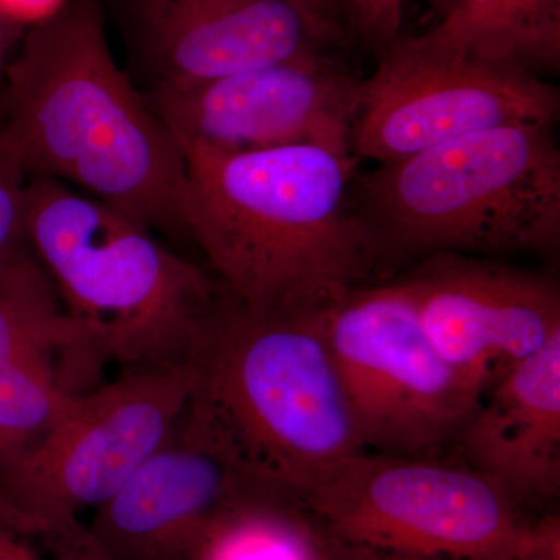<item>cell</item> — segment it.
<instances>
[{
	"instance_id": "obj_1",
	"label": "cell",
	"mask_w": 560,
	"mask_h": 560,
	"mask_svg": "<svg viewBox=\"0 0 560 560\" xmlns=\"http://www.w3.org/2000/svg\"><path fill=\"white\" fill-rule=\"evenodd\" d=\"M5 150L31 178L73 184L149 230L187 232V164L114 61L97 0L33 22L5 66Z\"/></svg>"
},
{
	"instance_id": "obj_2",
	"label": "cell",
	"mask_w": 560,
	"mask_h": 560,
	"mask_svg": "<svg viewBox=\"0 0 560 560\" xmlns=\"http://www.w3.org/2000/svg\"><path fill=\"white\" fill-rule=\"evenodd\" d=\"M180 151L187 232L254 315H319L374 270L350 209L353 154L319 145Z\"/></svg>"
},
{
	"instance_id": "obj_3",
	"label": "cell",
	"mask_w": 560,
	"mask_h": 560,
	"mask_svg": "<svg viewBox=\"0 0 560 560\" xmlns=\"http://www.w3.org/2000/svg\"><path fill=\"white\" fill-rule=\"evenodd\" d=\"M176 427L232 480L302 497L368 451L318 315H254L221 287Z\"/></svg>"
},
{
	"instance_id": "obj_4",
	"label": "cell",
	"mask_w": 560,
	"mask_h": 560,
	"mask_svg": "<svg viewBox=\"0 0 560 560\" xmlns=\"http://www.w3.org/2000/svg\"><path fill=\"white\" fill-rule=\"evenodd\" d=\"M350 209L374 268L438 254L555 253V125L492 128L357 172Z\"/></svg>"
},
{
	"instance_id": "obj_5",
	"label": "cell",
	"mask_w": 560,
	"mask_h": 560,
	"mask_svg": "<svg viewBox=\"0 0 560 560\" xmlns=\"http://www.w3.org/2000/svg\"><path fill=\"white\" fill-rule=\"evenodd\" d=\"M28 248L102 363L187 368L221 285L127 213L60 180L25 187Z\"/></svg>"
},
{
	"instance_id": "obj_6",
	"label": "cell",
	"mask_w": 560,
	"mask_h": 560,
	"mask_svg": "<svg viewBox=\"0 0 560 560\" xmlns=\"http://www.w3.org/2000/svg\"><path fill=\"white\" fill-rule=\"evenodd\" d=\"M302 501L331 539L375 560H512L525 522L467 464L408 455L361 453Z\"/></svg>"
},
{
	"instance_id": "obj_7",
	"label": "cell",
	"mask_w": 560,
	"mask_h": 560,
	"mask_svg": "<svg viewBox=\"0 0 560 560\" xmlns=\"http://www.w3.org/2000/svg\"><path fill=\"white\" fill-rule=\"evenodd\" d=\"M318 323L366 448L419 456L458 440L481 397L434 348L401 280L355 287Z\"/></svg>"
},
{
	"instance_id": "obj_8",
	"label": "cell",
	"mask_w": 560,
	"mask_h": 560,
	"mask_svg": "<svg viewBox=\"0 0 560 560\" xmlns=\"http://www.w3.org/2000/svg\"><path fill=\"white\" fill-rule=\"evenodd\" d=\"M189 393L187 368L128 371L90 390L38 441L0 456V501L38 539L97 510L171 440Z\"/></svg>"
},
{
	"instance_id": "obj_9",
	"label": "cell",
	"mask_w": 560,
	"mask_h": 560,
	"mask_svg": "<svg viewBox=\"0 0 560 560\" xmlns=\"http://www.w3.org/2000/svg\"><path fill=\"white\" fill-rule=\"evenodd\" d=\"M559 91L541 75L399 39L361 81L350 130L357 160H405L492 128L555 125Z\"/></svg>"
},
{
	"instance_id": "obj_10",
	"label": "cell",
	"mask_w": 560,
	"mask_h": 560,
	"mask_svg": "<svg viewBox=\"0 0 560 560\" xmlns=\"http://www.w3.org/2000/svg\"><path fill=\"white\" fill-rule=\"evenodd\" d=\"M361 80L326 54L145 95L180 150L237 154L291 145L350 153Z\"/></svg>"
},
{
	"instance_id": "obj_11",
	"label": "cell",
	"mask_w": 560,
	"mask_h": 560,
	"mask_svg": "<svg viewBox=\"0 0 560 560\" xmlns=\"http://www.w3.org/2000/svg\"><path fill=\"white\" fill-rule=\"evenodd\" d=\"M401 282L434 348L481 399L560 334L558 283L545 276L478 256L438 254Z\"/></svg>"
},
{
	"instance_id": "obj_12",
	"label": "cell",
	"mask_w": 560,
	"mask_h": 560,
	"mask_svg": "<svg viewBox=\"0 0 560 560\" xmlns=\"http://www.w3.org/2000/svg\"><path fill=\"white\" fill-rule=\"evenodd\" d=\"M120 14L149 91L206 83L327 49L283 0H120Z\"/></svg>"
},
{
	"instance_id": "obj_13",
	"label": "cell",
	"mask_w": 560,
	"mask_h": 560,
	"mask_svg": "<svg viewBox=\"0 0 560 560\" xmlns=\"http://www.w3.org/2000/svg\"><path fill=\"white\" fill-rule=\"evenodd\" d=\"M102 368L28 245L0 261V456L57 425Z\"/></svg>"
},
{
	"instance_id": "obj_14",
	"label": "cell",
	"mask_w": 560,
	"mask_h": 560,
	"mask_svg": "<svg viewBox=\"0 0 560 560\" xmlns=\"http://www.w3.org/2000/svg\"><path fill=\"white\" fill-rule=\"evenodd\" d=\"M460 430L467 466L512 501L550 503L560 490V334L504 374Z\"/></svg>"
},
{
	"instance_id": "obj_15",
	"label": "cell",
	"mask_w": 560,
	"mask_h": 560,
	"mask_svg": "<svg viewBox=\"0 0 560 560\" xmlns=\"http://www.w3.org/2000/svg\"><path fill=\"white\" fill-rule=\"evenodd\" d=\"M234 482L219 460L175 430L95 510L88 528L114 560H190Z\"/></svg>"
},
{
	"instance_id": "obj_16",
	"label": "cell",
	"mask_w": 560,
	"mask_h": 560,
	"mask_svg": "<svg viewBox=\"0 0 560 560\" xmlns=\"http://www.w3.org/2000/svg\"><path fill=\"white\" fill-rule=\"evenodd\" d=\"M434 49L521 66L540 75L560 65V0H453L418 36Z\"/></svg>"
},
{
	"instance_id": "obj_17",
	"label": "cell",
	"mask_w": 560,
	"mask_h": 560,
	"mask_svg": "<svg viewBox=\"0 0 560 560\" xmlns=\"http://www.w3.org/2000/svg\"><path fill=\"white\" fill-rule=\"evenodd\" d=\"M330 545L304 501L234 482L190 560H324Z\"/></svg>"
},
{
	"instance_id": "obj_18",
	"label": "cell",
	"mask_w": 560,
	"mask_h": 560,
	"mask_svg": "<svg viewBox=\"0 0 560 560\" xmlns=\"http://www.w3.org/2000/svg\"><path fill=\"white\" fill-rule=\"evenodd\" d=\"M2 92V91H0ZM0 101V261L27 246L24 230L25 187L28 178L5 150Z\"/></svg>"
},
{
	"instance_id": "obj_19",
	"label": "cell",
	"mask_w": 560,
	"mask_h": 560,
	"mask_svg": "<svg viewBox=\"0 0 560 560\" xmlns=\"http://www.w3.org/2000/svg\"><path fill=\"white\" fill-rule=\"evenodd\" d=\"M408 0H337L346 28L377 47L381 54L399 40L404 7Z\"/></svg>"
},
{
	"instance_id": "obj_20",
	"label": "cell",
	"mask_w": 560,
	"mask_h": 560,
	"mask_svg": "<svg viewBox=\"0 0 560 560\" xmlns=\"http://www.w3.org/2000/svg\"><path fill=\"white\" fill-rule=\"evenodd\" d=\"M54 560H114L79 518L51 525L40 534Z\"/></svg>"
},
{
	"instance_id": "obj_21",
	"label": "cell",
	"mask_w": 560,
	"mask_h": 560,
	"mask_svg": "<svg viewBox=\"0 0 560 560\" xmlns=\"http://www.w3.org/2000/svg\"><path fill=\"white\" fill-rule=\"evenodd\" d=\"M512 560H560V518L547 514L536 522H523Z\"/></svg>"
},
{
	"instance_id": "obj_22",
	"label": "cell",
	"mask_w": 560,
	"mask_h": 560,
	"mask_svg": "<svg viewBox=\"0 0 560 560\" xmlns=\"http://www.w3.org/2000/svg\"><path fill=\"white\" fill-rule=\"evenodd\" d=\"M293 7L311 25L315 35L327 47L342 43L346 36V25L342 21L337 0H283Z\"/></svg>"
},
{
	"instance_id": "obj_23",
	"label": "cell",
	"mask_w": 560,
	"mask_h": 560,
	"mask_svg": "<svg viewBox=\"0 0 560 560\" xmlns=\"http://www.w3.org/2000/svg\"><path fill=\"white\" fill-rule=\"evenodd\" d=\"M27 539L21 518L0 503V560H39Z\"/></svg>"
},
{
	"instance_id": "obj_24",
	"label": "cell",
	"mask_w": 560,
	"mask_h": 560,
	"mask_svg": "<svg viewBox=\"0 0 560 560\" xmlns=\"http://www.w3.org/2000/svg\"><path fill=\"white\" fill-rule=\"evenodd\" d=\"M65 0H0V11L27 25L49 16Z\"/></svg>"
},
{
	"instance_id": "obj_25",
	"label": "cell",
	"mask_w": 560,
	"mask_h": 560,
	"mask_svg": "<svg viewBox=\"0 0 560 560\" xmlns=\"http://www.w3.org/2000/svg\"><path fill=\"white\" fill-rule=\"evenodd\" d=\"M25 25L0 11V72L9 65L11 50L24 35Z\"/></svg>"
},
{
	"instance_id": "obj_26",
	"label": "cell",
	"mask_w": 560,
	"mask_h": 560,
	"mask_svg": "<svg viewBox=\"0 0 560 560\" xmlns=\"http://www.w3.org/2000/svg\"><path fill=\"white\" fill-rule=\"evenodd\" d=\"M324 560H375L364 552L352 550L335 539H331L329 552Z\"/></svg>"
},
{
	"instance_id": "obj_27",
	"label": "cell",
	"mask_w": 560,
	"mask_h": 560,
	"mask_svg": "<svg viewBox=\"0 0 560 560\" xmlns=\"http://www.w3.org/2000/svg\"><path fill=\"white\" fill-rule=\"evenodd\" d=\"M427 3H430L431 9L440 11L441 14H444L445 11L448 10V7L452 5L453 0H425Z\"/></svg>"
}]
</instances>
